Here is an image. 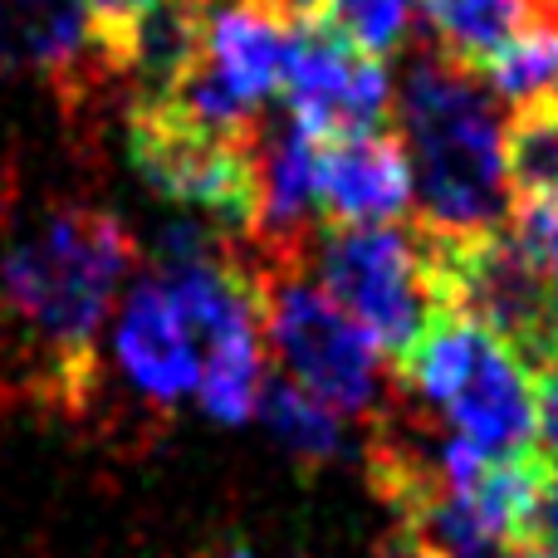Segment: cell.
Instances as JSON below:
<instances>
[{"label":"cell","mask_w":558,"mask_h":558,"mask_svg":"<svg viewBox=\"0 0 558 558\" xmlns=\"http://www.w3.org/2000/svg\"><path fill=\"white\" fill-rule=\"evenodd\" d=\"M383 558H432V554H426L416 539H407V534H402L397 544H387V554H383Z\"/></svg>","instance_id":"cell-24"},{"label":"cell","mask_w":558,"mask_h":558,"mask_svg":"<svg viewBox=\"0 0 558 558\" xmlns=\"http://www.w3.org/2000/svg\"><path fill=\"white\" fill-rule=\"evenodd\" d=\"M260 304L265 353L279 363L289 383L314 392L338 416L373 422L392 392H387V357L324 289L304 270H245Z\"/></svg>","instance_id":"cell-5"},{"label":"cell","mask_w":558,"mask_h":558,"mask_svg":"<svg viewBox=\"0 0 558 558\" xmlns=\"http://www.w3.org/2000/svg\"><path fill=\"white\" fill-rule=\"evenodd\" d=\"M84 5H88V20H94V35H98V45H104L108 64L123 78V39H128V29H133V20L143 15L147 5H157V0H84Z\"/></svg>","instance_id":"cell-19"},{"label":"cell","mask_w":558,"mask_h":558,"mask_svg":"<svg viewBox=\"0 0 558 558\" xmlns=\"http://www.w3.org/2000/svg\"><path fill=\"white\" fill-rule=\"evenodd\" d=\"M475 74L505 108L558 104V25L554 20H530Z\"/></svg>","instance_id":"cell-16"},{"label":"cell","mask_w":558,"mask_h":558,"mask_svg":"<svg viewBox=\"0 0 558 558\" xmlns=\"http://www.w3.org/2000/svg\"><path fill=\"white\" fill-rule=\"evenodd\" d=\"M113 367L147 412H172L182 397L196 392L202 343H196V328L186 324L172 289L162 284V275L133 279L128 299L118 304Z\"/></svg>","instance_id":"cell-9"},{"label":"cell","mask_w":558,"mask_h":558,"mask_svg":"<svg viewBox=\"0 0 558 558\" xmlns=\"http://www.w3.org/2000/svg\"><path fill=\"white\" fill-rule=\"evenodd\" d=\"M530 539H539V549L558 554V465H549V475H544L539 505H534V520H530Z\"/></svg>","instance_id":"cell-21"},{"label":"cell","mask_w":558,"mask_h":558,"mask_svg":"<svg viewBox=\"0 0 558 558\" xmlns=\"http://www.w3.org/2000/svg\"><path fill=\"white\" fill-rule=\"evenodd\" d=\"M143 245L108 206L39 211L0 255V338L39 402L78 407L98 387V328Z\"/></svg>","instance_id":"cell-1"},{"label":"cell","mask_w":558,"mask_h":558,"mask_svg":"<svg viewBox=\"0 0 558 558\" xmlns=\"http://www.w3.org/2000/svg\"><path fill=\"white\" fill-rule=\"evenodd\" d=\"M505 172L514 202H558V104L514 108L505 123Z\"/></svg>","instance_id":"cell-17"},{"label":"cell","mask_w":558,"mask_h":558,"mask_svg":"<svg viewBox=\"0 0 558 558\" xmlns=\"http://www.w3.org/2000/svg\"><path fill=\"white\" fill-rule=\"evenodd\" d=\"M255 416H260L265 432H270L275 441L304 465H328L348 451L343 416H338L328 402H318L314 392H304L299 383H289L284 373L265 377Z\"/></svg>","instance_id":"cell-15"},{"label":"cell","mask_w":558,"mask_h":558,"mask_svg":"<svg viewBox=\"0 0 558 558\" xmlns=\"http://www.w3.org/2000/svg\"><path fill=\"white\" fill-rule=\"evenodd\" d=\"M534 432H539V456L558 465V353L534 367Z\"/></svg>","instance_id":"cell-20"},{"label":"cell","mask_w":558,"mask_h":558,"mask_svg":"<svg viewBox=\"0 0 558 558\" xmlns=\"http://www.w3.org/2000/svg\"><path fill=\"white\" fill-rule=\"evenodd\" d=\"M284 45H289V20L265 0H216L206 10L202 64L245 104L265 108L270 98H279Z\"/></svg>","instance_id":"cell-12"},{"label":"cell","mask_w":558,"mask_h":558,"mask_svg":"<svg viewBox=\"0 0 558 558\" xmlns=\"http://www.w3.org/2000/svg\"><path fill=\"white\" fill-rule=\"evenodd\" d=\"M318 20L357 54L392 59L416 35V0H324Z\"/></svg>","instance_id":"cell-18"},{"label":"cell","mask_w":558,"mask_h":558,"mask_svg":"<svg viewBox=\"0 0 558 558\" xmlns=\"http://www.w3.org/2000/svg\"><path fill=\"white\" fill-rule=\"evenodd\" d=\"M206 10L211 0H157L133 20L123 39V78H133V104L167 98L206 49Z\"/></svg>","instance_id":"cell-13"},{"label":"cell","mask_w":558,"mask_h":558,"mask_svg":"<svg viewBox=\"0 0 558 558\" xmlns=\"http://www.w3.org/2000/svg\"><path fill=\"white\" fill-rule=\"evenodd\" d=\"M500 558H558V554H549V549H524V554H500Z\"/></svg>","instance_id":"cell-25"},{"label":"cell","mask_w":558,"mask_h":558,"mask_svg":"<svg viewBox=\"0 0 558 558\" xmlns=\"http://www.w3.org/2000/svg\"><path fill=\"white\" fill-rule=\"evenodd\" d=\"M192 558H255V554L245 549L241 539H216V544H206V549H196Z\"/></svg>","instance_id":"cell-23"},{"label":"cell","mask_w":558,"mask_h":558,"mask_svg":"<svg viewBox=\"0 0 558 558\" xmlns=\"http://www.w3.org/2000/svg\"><path fill=\"white\" fill-rule=\"evenodd\" d=\"M128 157L162 202L211 221L226 241H245L255 221V137L231 143L182 123L162 104H133Z\"/></svg>","instance_id":"cell-6"},{"label":"cell","mask_w":558,"mask_h":558,"mask_svg":"<svg viewBox=\"0 0 558 558\" xmlns=\"http://www.w3.org/2000/svg\"><path fill=\"white\" fill-rule=\"evenodd\" d=\"M416 5L426 20V39L465 69H481L534 20L530 0H416Z\"/></svg>","instance_id":"cell-14"},{"label":"cell","mask_w":558,"mask_h":558,"mask_svg":"<svg viewBox=\"0 0 558 558\" xmlns=\"http://www.w3.org/2000/svg\"><path fill=\"white\" fill-rule=\"evenodd\" d=\"M412 211V167L392 128L318 143V216L324 226H397Z\"/></svg>","instance_id":"cell-11"},{"label":"cell","mask_w":558,"mask_h":558,"mask_svg":"<svg viewBox=\"0 0 558 558\" xmlns=\"http://www.w3.org/2000/svg\"><path fill=\"white\" fill-rule=\"evenodd\" d=\"M539 265H544V279H549V308H554V328H558V241L539 255Z\"/></svg>","instance_id":"cell-22"},{"label":"cell","mask_w":558,"mask_h":558,"mask_svg":"<svg viewBox=\"0 0 558 558\" xmlns=\"http://www.w3.org/2000/svg\"><path fill=\"white\" fill-rule=\"evenodd\" d=\"M397 137L407 147L416 231L426 241H465L510 226L514 192L505 172V104L481 74L426 39L392 84Z\"/></svg>","instance_id":"cell-2"},{"label":"cell","mask_w":558,"mask_h":558,"mask_svg":"<svg viewBox=\"0 0 558 558\" xmlns=\"http://www.w3.org/2000/svg\"><path fill=\"white\" fill-rule=\"evenodd\" d=\"M432 255L446 308L490 328L500 343L520 353L530 373L558 353L549 279H544L539 255L524 251L510 226L465 235V241H432Z\"/></svg>","instance_id":"cell-7"},{"label":"cell","mask_w":558,"mask_h":558,"mask_svg":"<svg viewBox=\"0 0 558 558\" xmlns=\"http://www.w3.org/2000/svg\"><path fill=\"white\" fill-rule=\"evenodd\" d=\"M20 69L45 78L64 108L118 78L84 0H0V74Z\"/></svg>","instance_id":"cell-10"},{"label":"cell","mask_w":558,"mask_h":558,"mask_svg":"<svg viewBox=\"0 0 558 558\" xmlns=\"http://www.w3.org/2000/svg\"><path fill=\"white\" fill-rule=\"evenodd\" d=\"M279 98H284V113H294L318 143H328V137L387 128L392 74H387V59L357 54L324 20H308V25H289Z\"/></svg>","instance_id":"cell-8"},{"label":"cell","mask_w":558,"mask_h":558,"mask_svg":"<svg viewBox=\"0 0 558 558\" xmlns=\"http://www.w3.org/2000/svg\"><path fill=\"white\" fill-rule=\"evenodd\" d=\"M397 392L481 461L539 456L534 373L510 343L456 308H436L422 338L397 357Z\"/></svg>","instance_id":"cell-3"},{"label":"cell","mask_w":558,"mask_h":558,"mask_svg":"<svg viewBox=\"0 0 558 558\" xmlns=\"http://www.w3.org/2000/svg\"><path fill=\"white\" fill-rule=\"evenodd\" d=\"M304 275L383 348V357H402L436 308H446L432 241L402 226H318Z\"/></svg>","instance_id":"cell-4"}]
</instances>
